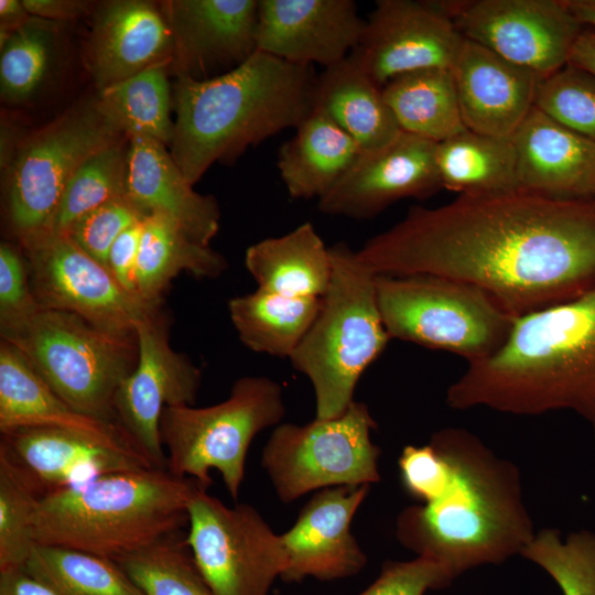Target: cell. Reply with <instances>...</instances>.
I'll use <instances>...</instances> for the list:
<instances>
[{"label":"cell","instance_id":"836d02e7","mask_svg":"<svg viewBox=\"0 0 595 595\" xmlns=\"http://www.w3.org/2000/svg\"><path fill=\"white\" fill-rule=\"evenodd\" d=\"M166 65L148 68L99 90L98 110L121 133L147 137L171 144V91Z\"/></svg>","mask_w":595,"mask_h":595},{"label":"cell","instance_id":"603a6c76","mask_svg":"<svg viewBox=\"0 0 595 595\" xmlns=\"http://www.w3.org/2000/svg\"><path fill=\"white\" fill-rule=\"evenodd\" d=\"M518 191L562 201L592 199L595 142L533 107L510 138Z\"/></svg>","mask_w":595,"mask_h":595},{"label":"cell","instance_id":"ac0fdd59","mask_svg":"<svg viewBox=\"0 0 595 595\" xmlns=\"http://www.w3.org/2000/svg\"><path fill=\"white\" fill-rule=\"evenodd\" d=\"M369 491V485L337 486L312 496L281 534L288 554L282 581L327 582L360 573L368 560L351 533V521Z\"/></svg>","mask_w":595,"mask_h":595},{"label":"cell","instance_id":"ffe728a7","mask_svg":"<svg viewBox=\"0 0 595 595\" xmlns=\"http://www.w3.org/2000/svg\"><path fill=\"white\" fill-rule=\"evenodd\" d=\"M257 0H170L161 3L174 41L177 75L196 79L244 63L257 51Z\"/></svg>","mask_w":595,"mask_h":595},{"label":"cell","instance_id":"60d3db41","mask_svg":"<svg viewBox=\"0 0 595 595\" xmlns=\"http://www.w3.org/2000/svg\"><path fill=\"white\" fill-rule=\"evenodd\" d=\"M534 107L595 142V75L570 63L539 80Z\"/></svg>","mask_w":595,"mask_h":595},{"label":"cell","instance_id":"7bdbcfd3","mask_svg":"<svg viewBox=\"0 0 595 595\" xmlns=\"http://www.w3.org/2000/svg\"><path fill=\"white\" fill-rule=\"evenodd\" d=\"M41 306L30 285L26 259L9 242L0 245V334L30 320Z\"/></svg>","mask_w":595,"mask_h":595},{"label":"cell","instance_id":"9a60e30c","mask_svg":"<svg viewBox=\"0 0 595 595\" xmlns=\"http://www.w3.org/2000/svg\"><path fill=\"white\" fill-rule=\"evenodd\" d=\"M162 307V306H161ZM159 307L136 327L138 359L113 401L118 425L156 468L167 469L160 436L166 407L193 405L201 387V369L169 342V320Z\"/></svg>","mask_w":595,"mask_h":595},{"label":"cell","instance_id":"4fadbf2b","mask_svg":"<svg viewBox=\"0 0 595 595\" xmlns=\"http://www.w3.org/2000/svg\"><path fill=\"white\" fill-rule=\"evenodd\" d=\"M19 241L41 309L69 312L107 333L134 336L137 325L162 306L126 291L66 234L42 230Z\"/></svg>","mask_w":595,"mask_h":595},{"label":"cell","instance_id":"ba28073f","mask_svg":"<svg viewBox=\"0 0 595 595\" xmlns=\"http://www.w3.org/2000/svg\"><path fill=\"white\" fill-rule=\"evenodd\" d=\"M1 339L18 347L72 408L117 423L113 401L136 367V335H113L76 314L41 309L19 327L1 334Z\"/></svg>","mask_w":595,"mask_h":595},{"label":"cell","instance_id":"d590c367","mask_svg":"<svg viewBox=\"0 0 595 595\" xmlns=\"http://www.w3.org/2000/svg\"><path fill=\"white\" fill-rule=\"evenodd\" d=\"M182 531L113 562L144 595H213Z\"/></svg>","mask_w":595,"mask_h":595},{"label":"cell","instance_id":"681fc988","mask_svg":"<svg viewBox=\"0 0 595 595\" xmlns=\"http://www.w3.org/2000/svg\"><path fill=\"white\" fill-rule=\"evenodd\" d=\"M567 63L595 75V29L584 26L574 43Z\"/></svg>","mask_w":595,"mask_h":595},{"label":"cell","instance_id":"4dcf8cb0","mask_svg":"<svg viewBox=\"0 0 595 595\" xmlns=\"http://www.w3.org/2000/svg\"><path fill=\"white\" fill-rule=\"evenodd\" d=\"M382 93L402 132L440 143L466 130L448 68L399 75Z\"/></svg>","mask_w":595,"mask_h":595},{"label":"cell","instance_id":"d4e9b609","mask_svg":"<svg viewBox=\"0 0 595 595\" xmlns=\"http://www.w3.org/2000/svg\"><path fill=\"white\" fill-rule=\"evenodd\" d=\"M126 195L144 216H166L198 244L209 246L218 232L217 201L195 192L165 144L155 139L129 138Z\"/></svg>","mask_w":595,"mask_h":595},{"label":"cell","instance_id":"8992f818","mask_svg":"<svg viewBox=\"0 0 595 595\" xmlns=\"http://www.w3.org/2000/svg\"><path fill=\"white\" fill-rule=\"evenodd\" d=\"M332 274L312 326L291 357L315 397V418L343 414L365 370L391 339L377 298L375 274L345 242L329 248Z\"/></svg>","mask_w":595,"mask_h":595},{"label":"cell","instance_id":"74e56055","mask_svg":"<svg viewBox=\"0 0 595 595\" xmlns=\"http://www.w3.org/2000/svg\"><path fill=\"white\" fill-rule=\"evenodd\" d=\"M41 489L0 445V572L24 567L35 542L32 518Z\"/></svg>","mask_w":595,"mask_h":595},{"label":"cell","instance_id":"e575fe53","mask_svg":"<svg viewBox=\"0 0 595 595\" xmlns=\"http://www.w3.org/2000/svg\"><path fill=\"white\" fill-rule=\"evenodd\" d=\"M24 567L61 595H144L116 562L79 550L35 544Z\"/></svg>","mask_w":595,"mask_h":595},{"label":"cell","instance_id":"5bb4252c","mask_svg":"<svg viewBox=\"0 0 595 595\" xmlns=\"http://www.w3.org/2000/svg\"><path fill=\"white\" fill-rule=\"evenodd\" d=\"M467 40L547 77L569 62L584 25L565 0H437Z\"/></svg>","mask_w":595,"mask_h":595},{"label":"cell","instance_id":"f6af8a7d","mask_svg":"<svg viewBox=\"0 0 595 595\" xmlns=\"http://www.w3.org/2000/svg\"><path fill=\"white\" fill-rule=\"evenodd\" d=\"M144 217L127 228L112 244L106 267L116 281L129 293H137V267Z\"/></svg>","mask_w":595,"mask_h":595},{"label":"cell","instance_id":"8fae6325","mask_svg":"<svg viewBox=\"0 0 595 595\" xmlns=\"http://www.w3.org/2000/svg\"><path fill=\"white\" fill-rule=\"evenodd\" d=\"M125 138L93 101L24 139L8 166L6 193L7 218L18 239L47 230L77 169Z\"/></svg>","mask_w":595,"mask_h":595},{"label":"cell","instance_id":"52a82bcc","mask_svg":"<svg viewBox=\"0 0 595 595\" xmlns=\"http://www.w3.org/2000/svg\"><path fill=\"white\" fill-rule=\"evenodd\" d=\"M284 414L281 385L264 376L238 378L229 397L209 407H166L160 436L167 469L195 479L207 490L213 484L209 472L216 469L236 500L251 442L263 430L279 425Z\"/></svg>","mask_w":595,"mask_h":595},{"label":"cell","instance_id":"ab89813d","mask_svg":"<svg viewBox=\"0 0 595 595\" xmlns=\"http://www.w3.org/2000/svg\"><path fill=\"white\" fill-rule=\"evenodd\" d=\"M520 555L542 567L563 595H595V534L580 531L562 542L556 529H542Z\"/></svg>","mask_w":595,"mask_h":595},{"label":"cell","instance_id":"484cf974","mask_svg":"<svg viewBox=\"0 0 595 595\" xmlns=\"http://www.w3.org/2000/svg\"><path fill=\"white\" fill-rule=\"evenodd\" d=\"M20 428L62 429L112 447L140 452L117 423L88 416L72 408L53 391L18 347L1 339L0 432Z\"/></svg>","mask_w":595,"mask_h":595},{"label":"cell","instance_id":"f546056e","mask_svg":"<svg viewBox=\"0 0 595 595\" xmlns=\"http://www.w3.org/2000/svg\"><path fill=\"white\" fill-rule=\"evenodd\" d=\"M227 269L226 259L190 238L172 219L158 213L144 217L137 267V293L149 304H162L171 281L186 272L215 279Z\"/></svg>","mask_w":595,"mask_h":595},{"label":"cell","instance_id":"7402d4cb","mask_svg":"<svg viewBox=\"0 0 595 595\" xmlns=\"http://www.w3.org/2000/svg\"><path fill=\"white\" fill-rule=\"evenodd\" d=\"M87 62L99 90L174 63L173 35L161 6L143 0L102 3L94 18Z\"/></svg>","mask_w":595,"mask_h":595},{"label":"cell","instance_id":"1f68e13d","mask_svg":"<svg viewBox=\"0 0 595 595\" xmlns=\"http://www.w3.org/2000/svg\"><path fill=\"white\" fill-rule=\"evenodd\" d=\"M322 298H292L261 289L229 300L239 339L250 350L290 358L312 326Z\"/></svg>","mask_w":595,"mask_h":595},{"label":"cell","instance_id":"d6a6232c","mask_svg":"<svg viewBox=\"0 0 595 595\" xmlns=\"http://www.w3.org/2000/svg\"><path fill=\"white\" fill-rule=\"evenodd\" d=\"M442 188L459 195L518 191L517 158L511 139L466 129L436 144Z\"/></svg>","mask_w":595,"mask_h":595},{"label":"cell","instance_id":"c3c4849f","mask_svg":"<svg viewBox=\"0 0 595 595\" xmlns=\"http://www.w3.org/2000/svg\"><path fill=\"white\" fill-rule=\"evenodd\" d=\"M32 15L28 12L23 1L1 0L0 1V46L3 45L10 35Z\"/></svg>","mask_w":595,"mask_h":595},{"label":"cell","instance_id":"bcb514c9","mask_svg":"<svg viewBox=\"0 0 595 595\" xmlns=\"http://www.w3.org/2000/svg\"><path fill=\"white\" fill-rule=\"evenodd\" d=\"M28 12L50 21H69L88 12L90 2L78 0H22Z\"/></svg>","mask_w":595,"mask_h":595},{"label":"cell","instance_id":"44dd1931","mask_svg":"<svg viewBox=\"0 0 595 595\" xmlns=\"http://www.w3.org/2000/svg\"><path fill=\"white\" fill-rule=\"evenodd\" d=\"M466 129L510 139L534 107L539 77L463 39L451 68Z\"/></svg>","mask_w":595,"mask_h":595},{"label":"cell","instance_id":"cb8c5ba5","mask_svg":"<svg viewBox=\"0 0 595 595\" xmlns=\"http://www.w3.org/2000/svg\"><path fill=\"white\" fill-rule=\"evenodd\" d=\"M0 445L43 495L110 473L154 467L138 451L112 447L62 429H15L1 433Z\"/></svg>","mask_w":595,"mask_h":595},{"label":"cell","instance_id":"f35d334b","mask_svg":"<svg viewBox=\"0 0 595 595\" xmlns=\"http://www.w3.org/2000/svg\"><path fill=\"white\" fill-rule=\"evenodd\" d=\"M54 21L33 17L1 45L0 91L7 102H22L44 82L56 35Z\"/></svg>","mask_w":595,"mask_h":595},{"label":"cell","instance_id":"b9f144b4","mask_svg":"<svg viewBox=\"0 0 595 595\" xmlns=\"http://www.w3.org/2000/svg\"><path fill=\"white\" fill-rule=\"evenodd\" d=\"M143 217L145 216L125 195L86 214L64 234L83 251L106 266L109 250L116 239Z\"/></svg>","mask_w":595,"mask_h":595},{"label":"cell","instance_id":"7c38bea8","mask_svg":"<svg viewBox=\"0 0 595 595\" xmlns=\"http://www.w3.org/2000/svg\"><path fill=\"white\" fill-rule=\"evenodd\" d=\"M186 543L213 595H270L288 566L281 534L249 504L225 505L199 488L187 506Z\"/></svg>","mask_w":595,"mask_h":595},{"label":"cell","instance_id":"9c48e42d","mask_svg":"<svg viewBox=\"0 0 595 595\" xmlns=\"http://www.w3.org/2000/svg\"><path fill=\"white\" fill-rule=\"evenodd\" d=\"M376 288L391 338L450 351L468 363L495 354L516 320L482 289L451 278L377 275Z\"/></svg>","mask_w":595,"mask_h":595},{"label":"cell","instance_id":"f907efd6","mask_svg":"<svg viewBox=\"0 0 595 595\" xmlns=\"http://www.w3.org/2000/svg\"><path fill=\"white\" fill-rule=\"evenodd\" d=\"M565 3L584 26L595 29V0H565Z\"/></svg>","mask_w":595,"mask_h":595},{"label":"cell","instance_id":"6da1fadb","mask_svg":"<svg viewBox=\"0 0 595 595\" xmlns=\"http://www.w3.org/2000/svg\"><path fill=\"white\" fill-rule=\"evenodd\" d=\"M357 255L377 275L473 284L518 318L595 289V203L519 191L458 195L411 207Z\"/></svg>","mask_w":595,"mask_h":595},{"label":"cell","instance_id":"8d00e7d4","mask_svg":"<svg viewBox=\"0 0 595 595\" xmlns=\"http://www.w3.org/2000/svg\"><path fill=\"white\" fill-rule=\"evenodd\" d=\"M129 138L89 156L68 181L47 230L66 232L102 204L126 195Z\"/></svg>","mask_w":595,"mask_h":595},{"label":"cell","instance_id":"5b68a950","mask_svg":"<svg viewBox=\"0 0 595 595\" xmlns=\"http://www.w3.org/2000/svg\"><path fill=\"white\" fill-rule=\"evenodd\" d=\"M199 488L166 468L101 475L43 495L33 511V539L115 561L182 531Z\"/></svg>","mask_w":595,"mask_h":595},{"label":"cell","instance_id":"4316f807","mask_svg":"<svg viewBox=\"0 0 595 595\" xmlns=\"http://www.w3.org/2000/svg\"><path fill=\"white\" fill-rule=\"evenodd\" d=\"M363 149L320 106L296 128L278 152V169L288 194L320 199L351 169Z\"/></svg>","mask_w":595,"mask_h":595},{"label":"cell","instance_id":"7a4b0ae2","mask_svg":"<svg viewBox=\"0 0 595 595\" xmlns=\"http://www.w3.org/2000/svg\"><path fill=\"white\" fill-rule=\"evenodd\" d=\"M404 491L418 505L396 520V538L455 578L520 554L534 537L520 470L467 430L436 431L400 466Z\"/></svg>","mask_w":595,"mask_h":595},{"label":"cell","instance_id":"f1b7e54d","mask_svg":"<svg viewBox=\"0 0 595 595\" xmlns=\"http://www.w3.org/2000/svg\"><path fill=\"white\" fill-rule=\"evenodd\" d=\"M245 266L258 289L292 298H323L332 274L329 248L309 221L249 246Z\"/></svg>","mask_w":595,"mask_h":595},{"label":"cell","instance_id":"277c9868","mask_svg":"<svg viewBox=\"0 0 595 595\" xmlns=\"http://www.w3.org/2000/svg\"><path fill=\"white\" fill-rule=\"evenodd\" d=\"M312 66L256 51L235 68L205 79L177 75L171 155L194 185L215 162H232L250 145L298 128L315 106Z\"/></svg>","mask_w":595,"mask_h":595},{"label":"cell","instance_id":"7dc6e473","mask_svg":"<svg viewBox=\"0 0 595 595\" xmlns=\"http://www.w3.org/2000/svg\"><path fill=\"white\" fill-rule=\"evenodd\" d=\"M0 595H61L25 567L0 572Z\"/></svg>","mask_w":595,"mask_h":595},{"label":"cell","instance_id":"ee69618b","mask_svg":"<svg viewBox=\"0 0 595 595\" xmlns=\"http://www.w3.org/2000/svg\"><path fill=\"white\" fill-rule=\"evenodd\" d=\"M454 578L437 562L424 556L387 561L378 577L357 595H424L447 587Z\"/></svg>","mask_w":595,"mask_h":595},{"label":"cell","instance_id":"83f0119b","mask_svg":"<svg viewBox=\"0 0 595 595\" xmlns=\"http://www.w3.org/2000/svg\"><path fill=\"white\" fill-rule=\"evenodd\" d=\"M315 105L351 136L364 152L383 148L402 132L382 87L350 54L317 76Z\"/></svg>","mask_w":595,"mask_h":595},{"label":"cell","instance_id":"30bf717a","mask_svg":"<svg viewBox=\"0 0 595 595\" xmlns=\"http://www.w3.org/2000/svg\"><path fill=\"white\" fill-rule=\"evenodd\" d=\"M376 428L368 405L355 400L336 418L277 425L261 454L277 497L291 504L324 488L380 482Z\"/></svg>","mask_w":595,"mask_h":595},{"label":"cell","instance_id":"816d5d0a","mask_svg":"<svg viewBox=\"0 0 595 595\" xmlns=\"http://www.w3.org/2000/svg\"><path fill=\"white\" fill-rule=\"evenodd\" d=\"M592 201L595 203V190H594V194H593Z\"/></svg>","mask_w":595,"mask_h":595},{"label":"cell","instance_id":"2e32d148","mask_svg":"<svg viewBox=\"0 0 595 595\" xmlns=\"http://www.w3.org/2000/svg\"><path fill=\"white\" fill-rule=\"evenodd\" d=\"M463 39L435 1L378 0L350 55L383 87L405 73L451 69Z\"/></svg>","mask_w":595,"mask_h":595},{"label":"cell","instance_id":"3957f363","mask_svg":"<svg viewBox=\"0 0 595 595\" xmlns=\"http://www.w3.org/2000/svg\"><path fill=\"white\" fill-rule=\"evenodd\" d=\"M446 403L516 415L572 410L595 439V289L516 318L495 354L468 363Z\"/></svg>","mask_w":595,"mask_h":595},{"label":"cell","instance_id":"e0dca14e","mask_svg":"<svg viewBox=\"0 0 595 595\" xmlns=\"http://www.w3.org/2000/svg\"><path fill=\"white\" fill-rule=\"evenodd\" d=\"M436 144L401 132L383 148L363 152L345 176L318 199V209L328 215L368 219L397 201L433 195L442 188Z\"/></svg>","mask_w":595,"mask_h":595},{"label":"cell","instance_id":"d6986e66","mask_svg":"<svg viewBox=\"0 0 595 595\" xmlns=\"http://www.w3.org/2000/svg\"><path fill=\"white\" fill-rule=\"evenodd\" d=\"M365 24L351 0H260L257 51L327 68L353 52Z\"/></svg>","mask_w":595,"mask_h":595}]
</instances>
